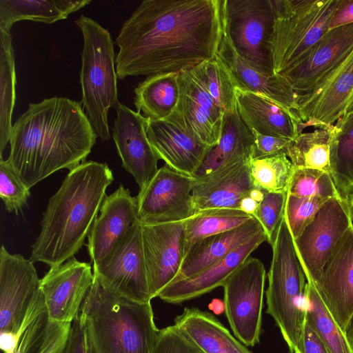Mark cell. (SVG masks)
I'll return each mask as SVG.
<instances>
[{"label": "cell", "instance_id": "f5cc1de1", "mask_svg": "<svg viewBox=\"0 0 353 353\" xmlns=\"http://www.w3.org/2000/svg\"><path fill=\"white\" fill-rule=\"evenodd\" d=\"M266 192L259 188H254L250 196L259 203L263 199Z\"/></svg>", "mask_w": 353, "mask_h": 353}, {"label": "cell", "instance_id": "cb8c5ba5", "mask_svg": "<svg viewBox=\"0 0 353 353\" xmlns=\"http://www.w3.org/2000/svg\"><path fill=\"white\" fill-rule=\"evenodd\" d=\"M265 241L266 236L262 230L207 269L191 277L172 283L159 297L166 303L178 304L223 286L228 277Z\"/></svg>", "mask_w": 353, "mask_h": 353}, {"label": "cell", "instance_id": "d6a6232c", "mask_svg": "<svg viewBox=\"0 0 353 353\" xmlns=\"http://www.w3.org/2000/svg\"><path fill=\"white\" fill-rule=\"evenodd\" d=\"M71 326L72 323L50 321L46 310L28 326L14 353H63Z\"/></svg>", "mask_w": 353, "mask_h": 353}, {"label": "cell", "instance_id": "f546056e", "mask_svg": "<svg viewBox=\"0 0 353 353\" xmlns=\"http://www.w3.org/2000/svg\"><path fill=\"white\" fill-rule=\"evenodd\" d=\"M91 2L90 0H0V29L10 32L21 20L51 24L65 19Z\"/></svg>", "mask_w": 353, "mask_h": 353}, {"label": "cell", "instance_id": "83f0119b", "mask_svg": "<svg viewBox=\"0 0 353 353\" xmlns=\"http://www.w3.org/2000/svg\"><path fill=\"white\" fill-rule=\"evenodd\" d=\"M174 325L203 353H252L208 312L185 307Z\"/></svg>", "mask_w": 353, "mask_h": 353}, {"label": "cell", "instance_id": "7bdbcfd3", "mask_svg": "<svg viewBox=\"0 0 353 353\" xmlns=\"http://www.w3.org/2000/svg\"><path fill=\"white\" fill-rule=\"evenodd\" d=\"M287 193L266 192L259 203L255 218L263 227L266 241L272 246L284 217Z\"/></svg>", "mask_w": 353, "mask_h": 353}, {"label": "cell", "instance_id": "7a4b0ae2", "mask_svg": "<svg viewBox=\"0 0 353 353\" xmlns=\"http://www.w3.org/2000/svg\"><path fill=\"white\" fill-rule=\"evenodd\" d=\"M98 135L81 101L54 97L30 103L12 125L8 162L30 189L86 161Z\"/></svg>", "mask_w": 353, "mask_h": 353}, {"label": "cell", "instance_id": "5bb4252c", "mask_svg": "<svg viewBox=\"0 0 353 353\" xmlns=\"http://www.w3.org/2000/svg\"><path fill=\"white\" fill-rule=\"evenodd\" d=\"M178 82L177 105L165 119L180 125L207 145L214 148L221 139L223 113L193 68L180 71Z\"/></svg>", "mask_w": 353, "mask_h": 353}, {"label": "cell", "instance_id": "7c38bea8", "mask_svg": "<svg viewBox=\"0 0 353 353\" xmlns=\"http://www.w3.org/2000/svg\"><path fill=\"white\" fill-rule=\"evenodd\" d=\"M353 109V50L309 92L298 94L296 112L302 124L333 125Z\"/></svg>", "mask_w": 353, "mask_h": 353}, {"label": "cell", "instance_id": "3957f363", "mask_svg": "<svg viewBox=\"0 0 353 353\" xmlns=\"http://www.w3.org/2000/svg\"><path fill=\"white\" fill-rule=\"evenodd\" d=\"M113 181L106 163L86 161L69 171L48 201L30 259L51 268L73 258L88 237Z\"/></svg>", "mask_w": 353, "mask_h": 353}, {"label": "cell", "instance_id": "44dd1931", "mask_svg": "<svg viewBox=\"0 0 353 353\" xmlns=\"http://www.w3.org/2000/svg\"><path fill=\"white\" fill-rule=\"evenodd\" d=\"M251 160L223 165L194 176L192 195L196 212L211 208L239 209L241 200L254 188L250 176Z\"/></svg>", "mask_w": 353, "mask_h": 353}, {"label": "cell", "instance_id": "2e32d148", "mask_svg": "<svg viewBox=\"0 0 353 353\" xmlns=\"http://www.w3.org/2000/svg\"><path fill=\"white\" fill-rule=\"evenodd\" d=\"M33 263L21 254H10L1 245L0 332L17 334L27 310L40 288V279Z\"/></svg>", "mask_w": 353, "mask_h": 353}, {"label": "cell", "instance_id": "f1b7e54d", "mask_svg": "<svg viewBox=\"0 0 353 353\" xmlns=\"http://www.w3.org/2000/svg\"><path fill=\"white\" fill-rule=\"evenodd\" d=\"M254 136L239 117L237 108L223 114L219 143L207 155L195 176L212 172L228 163L252 160Z\"/></svg>", "mask_w": 353, "mask_h": 353}, {"label": "cell", "instance_id": "816d5d0a", "mask_svg": "<svg viewBox=\"0 0 353 353\" xmlns=\"http://www.w3.org/2000/svg\"><path fill=\"white\" fill-rule=\"evenodd\" d=\"M209 307L215 314H219L224 310V303L219 299H214L210 303Z\"/></svg>", "mask_w": 353, "mask_h": 353}, {"label": "cell", "instance_id": "ffe728a7", "mask_svg": "<svg viewBox=\"0 0 353 353\" xmlns=\"http://www.w3.org/2000/svg\"><path fill=\"white\" fill-rule=\"evenodd\" d=\"M138 221L137 196L120 184L105 196L88 237L87 248L93 267L107 257Z\"/></svg>", "mask_w": 353, "mask_h": 353}, {"label": "cell", "instance_id": "1f68e13d", "mask_svg": "<svg viewBox=\"0 0 353 353\" xmlns=\"http://www.w3.org/2000/svg\"><path fill=\"white\" fill-rule=\"evenodd\" d=\"M335 125L302 132L293 139L286 155L294 168L316 169L330 174L331 153L336 136Z\"/></svg>", "mask_w": 353, "mask_h": 353}, {"label": "cell", "instance_id": "836d02e7", "mask_svg": "<svg viewBox=\"0 0 353 353\" xmlns=\"http://www.w3.org/2000/svg\"><path fill=\"white\" fill-rule=\"evenodd\" d=\"M336 136L331 153L330 174L345 201L353 189V109L334 124Z\"/></svg>", "mask_w": 353, "mask_h": 353}, {"label": "cell", "instance_id": "f907efd6", "mask_svg": "<svg viewBox=\"0 0 353 353\" xmlns=\"http://www.w3.org/2000/svg\"><path fill=\"white\" fill-rule=\"evenodd\" d=\"M350 347L353 353V314L351 316L344 332Z\"/></svg>", "mask_w": 353, "mask_h": 353}, {"label": "cell", "instance_id": "9c48e42d", "mask_svg": "<svg viewBox=\"0 0 353 353\" xmlns=\"http://www.w3.org/2000/svg\"><path fill=\"white\" fill-rule=\"evenodd\" d=\"M265 278L263 263L249 257L223 285L226 317L235 337L245 346L259 342Z\"/></svg>", "mask_w": 353, "mask_h": 353}, {"label": "cell", "instance_id": "ab89813d", "mask_svg": "<svg viewBox=\"0 0 353 353\" xmlns=\"http://www.w3.org/2000/svg\"><path fill=\"white\" fill-rule=\"evenodd\" d=\"M287 193L300 197H341L330 173L310 168H294Z\"/></svg>", "mask_w": 353, "mask_h": 353}, {"label": "cell", "instance_id": "6da1fadb", "mask_svg": "<svg viewBox=\"0 0 353 353\" xmlns=\"http://www.w3.org/2000/svg\"><path fill=\"white\" fill-rule=\"evenodd\" d=\"M222 0H145L116 39L117 77L179 72L217 54Z\"/></svg>", "mask_w": 353, "mask_h": 353}, {"label": "cell", "instance_id": "4fadbf2b", "mask_svg": "<svg viewBox=\"0 0 353 353\" xmlns=\"http://www.w3.org/2000/svg\"><path fill=\"white\" fill-rule=\"evenodd\" d=\"M194 177L179 173L167 165L159 168L137 196L138 218L141 223L185 221L196 212L192 195Z\"/></svg>", "mask_w": 353, "mask_h": 353}, {"label": "cell", "instance_id": "ee69618b", "mask_svg": "<svg viewBox=\"0 0 353 353\" xmlns=\"http://www.w3.org/2000/svg\"><path fill=\"white\" fill-rule=\"evenodd\" d=\"M152 353H203L174 324L159 330Z\"/></svg>", "mask_w": 353, "mask_h": 353}, {"label": "cell", "instance_id": "9a60e30c", "mask_svg": "<svg viewBox=\"0 0 353 353\" xmlns=\"http://www.w3.org/2000/svg\"><path fill=\"white\" fill-rule=\"evenodd\" d=\"M185 221L141 223L143 248L152 299L159 297L180 272L185 257Z\"/></svg>", "mask_w": 353, "mask_h": 353}, {"label": "cell", "instance_id": "d6986e66", "mask_svg": "<svg viewBox=\"0 0 353 353\" xmlns=\"http://www.w3.org/2000/svg\"><path fill=\"white\" fill-rule=\"evenodd\" d=\"M314 285L345 332L353 314V225L337 245Z\"/></svg>", "mask_w": 353, "mask_h": 353}, {"label": "cell", "instance_id": "d4e9b609", "mask_svg": "<svg viewBox=\"0 0 353 353\" xmlns=\"http://www.w3.org/2000/svg\"><path fill=\"white\" fill-rule=\"evenodd\" d=\"M235 95L239 117L250 130L290 140L303 131L296 112L283 108L262 94L238 88Z\"/></svg>", "mask_w": 353, "mask_h": 353}, {"label": "cell", "instance_id": "c3c4849f", "mask_svg": "<svg viewBox=\"0 0 353 353\" xmlns=\"http://www.w3.org/2000/svg\"><path fill=\"white\" fill-rule=\"evenodd\" d=\"M350 23H353V0H341L330 29Z\"/></svg>", "mask_w": 353, "mask_h": 353}, {"label": "cell", "instance_id": "30bf717a", "mask_svg": "<svg viewBox=\"0 0 353 353\" xmlns=\"http://www.w3.org/2000/svg\"><path fill=\"white\" fill-rule=\"evenodd\" d=\"M353 225L348 203L341 197L328 199L302 233L293 239L307 282L315 284L323 268Z\"/></svg>", "mask_w": 353, "mask_h": 353}, {"label": "cell", "instance_id": "277c9868", "mask_svg": "<svg viewBox=\"0 0 353 353\" xmlns=\"http://www.w3.org/2000/svg\"><path fill=\"white\" fill-rule=\"evenodd\" d=\"M79 316L97 353L153 351L159 330L151 303L123 297L108 288L95 275Z\"/></svg>", "mask_w": 353, "mask_h": 353}, {"label": "cell", "instance_id": "4316f807", "mask_svg": "<svg viewBox=\"0 0 353 353\" xmlns=\"http://www.w3.org/2000/svg\"><path fill=\"white\" fill-rule=\"evenodd\" d=\"M262 230V225L254 217L241 226L196 242L185 256L174 282L191 277L207 269Z\"/></svg>", "mask_w": 353, "mask_h": 353}, {"label": "cell", "instance_id": "d590c367", "mask_svg": "<svg viewBox=\"0 0 353 353\" xmlns=\"http://www.w3.org/2000/svg\"><path fill=\"white\" fill-rule=\"evenodd\" d=\"M253 218L234 208H211L197 212L185 221V256L201 239L236 228Z\"/></svg>", "mask_w": 353, "mask_h": 353}, {"label": "cell", "instance_id": "4dcf8cb0", "mask_svg": "<svg viewBox=\"0 0 353 353\" xmlns=\"http://www.w3.org/2000/svg\"><path fill=\"white\" fill-rule=\"evenodd\" d=\"M179 72L148 76L134 89V104L138 112L152 120H161L174 110L179 97Z\"/></svg>", "mask_w": 353, "mask_h": 353}, {"label": "cell", "instance_id": "f6af8a7d", "mask_svg": "<svg viewBox=\"0 0 353 353\" xmlns=\"http://www.w3.org/2000/svg\"><path fill=\"white\" fill-rule=\"evenodd\" d=\"M254 136L253 159L263 158L287 153L292 140L263 135L252 130Z\"/></svg>", "mask_w": 353, "mask_h": 353}, {"label": "cell", "instance_id": "ba28073f", "mask_svg": "<svg viewBox=\"0 0 353 353\" xmlns=\"http://www.w3.org/2000/svg\"><path fill=\"white\" fill-rule=\"evenodd\" d=\"M223 30L239 57L265 75H273L270 40L272 0H222Z\"/></svg>", "mask_w": 353, "mask_h": 353}, {"label": "cell", "instance_id": "e0dca14e", "mask_svg": "<svg viewBox=\"0 0 353 353\" xmlns=\"http://www.w3.org/2000/svg\"><path fill=\"white\" fill-rule=\"evenodd\" d=\"M90 263L74 257L50 268L40 279L50 321L72 323L79 316L83 301L92 284Z\"/></svg>", "mask_w": 353, "mask_h": 353}, {"label": "cell", "instance_id": "f35d334b", "mask_svg": "<svg viewBox=\"0 0 353 353\" xmlns=\"http://www.w3.org/2000/svg\"><path fill=\"white\" fill-rule=\"evenodd\" d=\"M294 169L285 154L253 159L250 163L254 187L266 192L287 193Z\"/></svg>", "mask_w": 353, "mask_h": 353}, {"label": "cell", "instance_id": "8fae6325", "mask_svg": "<svg viewBox=\"0 0 353 353\" xmlns=\"http://www.w3.org/2000/svg\"><path fill=\"white\" fill-rule=\"evenodd\" d=\"M93 274L108 288L123 297L151 303L140 221L130 228L99 265L93 267Z\"/></svg>", "mask_w": 353, "mask_h": 353}, {"label": "cell", "instance_id": "7dc6e473", "mask_svg": "<svg viewBox=\"0 0 353 353\" xmlns=\"http://www.w3.org/2000/svg\"><path fill=\"white\" fill-rule=\"evenodd\" d=\"M295 353H330L306 318Z\"/></svg>", "mask_w": 353, "mask_h": 353}, {"label": "cell", "instance_id": "8d00e7d4", "mask_svg": "<svg viewBox=\"0 0 353 353\" xmlns=\"http://www.w3.org/2000/svg\"><path fill=\"white\" fill-rule=\"evenodd\" d=\"M306 319L330 353H352L345 335L321 299L312 283L306 282L304 292Z\"/></svg>", "mask_w": 353, "mask_h": 353}, {"label": "cell", "instance_id": "5b68a950", "mask_svg": "<svg viewBox=\"0 0 353 353\" xmlns=\"http://www.w3.org/2000/svg\"><path fill=\"white\" fill-rule=\"evenodd\" d=\"M341 0H272L270 51L274 74L301 64L330 30Z\"/></svg>", "mask_w": 353, "mask_h": 353}, {"label": "cell", "instance_id": "74e56055", "mask_svg": "<svg viewBox=\"0 0 353 353\" xmlns=\"http://www.w3.org/2000/svg\"><path fill=\"white\" fill-rule=\"evenodd\" d=\"M193 68L223 114L236 109V84L230 72L217 54Z\"/></svg>", "mask_w": 353, "mask_h": 353}, {"label": "cell", "instance_id": "681fc988", "mask_svg": "<svg viewBox=\"0 0 353 353\" xmlns=\"http://www.w3.org/2000/svg\"><path fill=\"white\" fill-rule=\"evenodd\" d=\"M259 203L258 202L254 201L249 196L243 198L241 200L239 209L253 216L255 218L259 208Z\"/></svg>", "mask_w": 353, "mask_h": 353}, {"label": "cell", "instance_id": "52a82bcc", "mask_svg": "<svg viewBox=\"0 0 353 353\" xmlns=\"http://www.w3.org/2000/svg\"><path fill=\"white\" fill-rule=\"evenodd\" d=\"M272 248L268 287L265 292L266 312L274 319L290 352L295 353L306 318L304 303L306 278L285 216Z\"/></svg>", "mask_w": 353, "mask_h": 353}, {"label": "cell", "instance_id": "b9f144b4", "mask_svg": "<svg viewBox=\"0 0 353 353\" xmlns=\"http://www.w3.org/2000/svg\"><path fill=\"white\" fill-rule=\"evenodd\" d=\"M0 196L6 210L17 214L28 204L30 188L21 179L8 160L0 159Z\"/></svg>", "mask_w": 353, "mask_h": 353}, {"label": "cell", "instance_id": "ac0fdd59", "mask_svg": "<svg viewBox=\"0 0 353 353\" xmlns=\"http://www.w3.org/2000/svg\"><path fill=\"white\" fill-rule=\"evenodd\" d=\"M116 112L112 138L122 167L132 175L141 190L157 172L159 160L147 137L148 119L120 103Z\"/></svg>", "mask_w": 353, "mask_h": 353}, {"label": "cell", "instance_id": "bcb514c9", "mask_svg": "<svg viewBox=\"0 0 353 353\" xmlns=\"http://www.w3.org/2000/svg\"><path fill=\"white\" fill-rule=\"evenodd\" d=\"M63 353H97L79 316L72 323L69 339Z\"/></svg>", "mask_w": 353, "mask_h": 353}, {"label": "cell", "instance_id": "8992f818", "mask_svg": "<svg viewBox=\"0 0 353 353\" xmlns=\"http://www.w3.org/2000/svg\"><path fill=\"white\" fill-rule=\"evenodd\" d=\"M83 38L80 84L83 108L98 137L110 139L108 112L119 103L114 42L107 29L84 14L76 21Z\"/></svg>", "mask_w": 353, "mask_h": 353}, {"label": "cell", "instance_id": "60d3db41", "mask_svg": "<svg viewBox=\"0 0 353 353\" xmlns=\"http://www.w3.org/2000/svg\"><path fill=\"white\" fill-rule=\"evenodd\" d=\"M327 200L318 197L296 196L287 193L284 216L293 239L302 233Z\"/></svg>", "mask_w": 353, "mask_h": 353}, {"label": "cell", "instance_id": "db71d44e", "mask_svg": "<svg viewBox=\"0 0 353 353\" xmlns=\"http://www.w3.org/2000/svg\"><path fill=\"white\" fill-rule=\"evenodd\" d=\"M347 202L348 203L353 214V189L347 196Z\"/></svg>", "mask_w": 353, "mask_h": 353}, {"label": "cell", "instance_id": "7402d4cb", "mask_svg": "<svg viewBox=\"0 0 353 353\" xmlns=\"http://www.w3.org/2000/svg\"><path fill=\"white\" fill-rule=\"evenodd\" d=\"M146 134L159 159L174 170L195 176L207 155L213 148L167 119H148Z\"/></svg>", "mask_w": 353, "mask_h": 353}, {"label": "cell", "instance_id": "603a6c76", "mask_svg": "<svg viewBox=\"0 0 353 353\" xmlns=\"http://www.w3.org/2000/svg\"><path fill=\"white\" fill-rule=\"evenodd\" d=\"M353 50V23L330 29L306 59L283 77L297 94L312 90Z\"/></svg>", "mask_w": 353, "mask_h": 353}, {"label": "cell", "instance_id": "484cf974", "mask_svg": "<svg viewBox=\"0 0 353 353\" xmlns=\"http://www.w3.org/2000/svg\"><path fill=\"white\" fill-rule=\"evenodd\" d=\"M218 57L230 72L238 88L260 94L283 108L296 112L298 94L277 74L265 75L243 60L223 28Z\"/></svg>", "mask_w": 353, "mask_h": 353}, {"label": "cell", "instance_id": "e575fe53", "mask_svg": "<svg viewBox=\"0 0 353 353\" xmlns=\"http://www.w3.org/2000/svg\"><path fill=\"white\" fill-rule=\"evenodd\" d=\"M14 53L10 32L0 29V159L10 141L16 101Z\"/></svg>", "mask_w": 353, "mask_h": 353}]
</instances>
